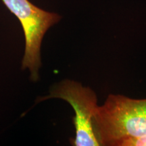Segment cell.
I'll return each mask as SVG.
<instances>
[{"label": "cell", "mask_w": 146, "mask_h": 146, "mask_svg": "<svg viewBox=\"0 0 146 146\" xmlns=\"http://www.w3.org/2000/svg\"><path fill=\"white\" fill-rule=\"evenodd\" d=\"M94 129L100 145H119L129 139L146 137V99L110 94L98 106Z\"/></svg>", "instance_id": "6da1fadb"}, {"label": "cell", "mask_w": 146, "mask_h": 146, "mask_svg": "<svg viewBox=\"0 0 146 146\" xmlns=\"http://www.w3.org/2000/svg\"><path fill=\"white\" fill-rule=\"evenodd\" d=\"M3 4L19 20L25 34V50L22 60L23 69H29L31 79H39L41 67V46L48 29L60 21L56 13L38 8L29 0H2Z\"/></svg>", "instance_id": "7a4b0ae2"}, {"label": "cell", "mask_w": 146, "mask_h": 146, "mask_svg": "<svg viewBox=\"0 0 146 146\" xmlns=\"http://www.w3.org/2000/svg\"><path fill=\"white\" fill-rule=\"evenodd\" d=\"M58 98L67 102L74 110L73 123L75 137L71 139L74 146H100L94 129L95 116L98 105L96 93L89 87L71 80H64L55 85L50 94L41 100Z\"/></svg>", "instance_id": "3957f363"}, {"label": "cell", "mask_w": 146, "mask_h": 146, "mask_svg": "<svg viewBox=\"0 0 146 146\" xmlns=\"http://www.w3.org/2000/svg\"><path fill=\"white\" fill-rule=\"evenodd\" d=\"M118 146H146V137L125 140Z\"/></svg>", "instance_id": "277c9868"}]
</instances>
